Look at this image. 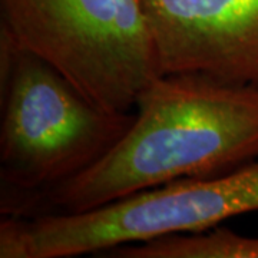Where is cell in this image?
Wrapping results in <instances>:
<instances>
[{
    "label": "cell",
    "instance_id": "1",
    "mask_svg": "<svg viewBox=\"0 0 258 258\" xmlns=\"http://www.w3.org/2000/svg\"><path fill=\"white\" fill-rule=\"evenodd\" d=\"M135 109L126 134L101 161L35 197L45 200L42 214L89 211L174 181L225 174L258 158V85L161 75Z\"/></svg>",
    "mask_w": 258,
    "mask_h": 258
},
{
    "label": "cell",
    "instance_id": "3",
    "mask_svg": "<svg viewBox=\"0 0 258 258\" xmlns=\"http://www.w3.org/2000/svg\"><path fill=\"white\" fill-rule=\"evenodd\" d=\"M258 211V158L234 171L188 178L76 214L6 215L0 258H71L214 228Z\"/></svg>",
    "mask_w": 258,
    "mask_h": 258
},
{
    "label": "cell",
    "instance_id": "4",
    "mask_svg": "<svg viewBox=\"0 0 258 258\" xmlns=\"http://www.w3.org/2000/svg\"><path fill=\"white\" fill-rule=\"evenodd\" d=\"M2 32L95 103L131 112L161 76L141 0H0Z\"/></svg>",
    "mask_w": 258,
    "mask_h": 258
},
{
    "label": "cell",
    "instance_id": "5",
    "mask_svg": "<svg viewBox=\"0 0 258 258\" xmlns=\"http://www.w3.org/2000/svg\"><path fill=\"white\" fill-rule=\"evenodd\" d=\"M161 75L258 85V0H141Z\"/></svg>",
    "mask_w": 258,
    "mask_h": 258
},
{
    "label": "cell",
    "instance_id": "2",
    "mask_svg": "<svg viewBox=\"0 0 258 258\" xmlns=\"http://www.w3.org/2000/svg\"><path fill=\"white\" fill-rule=\"evenodd\" d=\"M0 176L8 192L42 194L101 161L135 112L95 103L53 66L0 32Z\"/></svg>",
    "mask_w": 258,
    "mask_h": 258
},
{
    "label": "cell",
    "instance_id": "6",
    "mask_svg": "<svg viewBox=\"0 0 258 258\" xmlns=\"http://www.w3.org/2000/svg\"><path fill=\"white\" fill-rule=\"evenodd\" d=\"M116 258H258V237L241 235L228 228L166 235L125 244L108 251Z\"/></svg>",
    "mask_w": 258,
    "mask_h": 258
}]
</instances>
